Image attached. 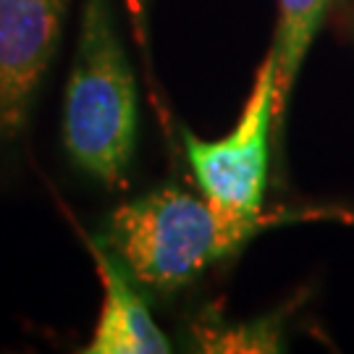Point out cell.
<instances>
[{"label": "cell", "instance_id": "obj_5", "mask_svg": "<svg viewBox=\"0 0 354 354\" xmlns=\"http://www.w3.org/2000/svg\"><path fill=\"white\" fill-rule=\"evenodd\" d=\"M95 260L102 286V307L84 354H165L171 342L158 328L137 281L102 239L82 236Z\"/></svg>", "mask_w": 354, "mask_h": 354}, {"label": "cell", "instance_id": "obj_1", "mask_svg": "<svg viewBox=\"0 0 354 354\" xmlns=\"http://www.w3.org/2000/svg\"><path fill=\"white\" fill-rule=\"evenodd\" d=\"M302 215L320 218L336 213L263 210L257 215H228L205 194L197 197L176 187H163L118 205L102 241L140 286L165 294L184 289L213 263L236 252L257 231L283 221H299Z\"/></svg>", "mask_w": 354, "mask_h": 354}, {"label": "cell", "instance_id": "obj_4", "mask_svg": "<svg viewBox=\"0 0 354 354\" xmlns=\"http://www.w3.org/2000/svg\"><path fill=\"white\" fill-rule=\"evenodd\" d=\"M68 0H0V140L26 129L48 76Z\"/></svg>", "mask_w": 354, "mask_h": 354}, {"label": "cell", "instance_id": "obj_6", "mask_svg": "<svg viewBox=\"0 0 354 354\" xmlns=\"http://www.w3.org/2000/svg\"><path fill=\"white\" fill-rule=\"evenodd\" d=\"M328 6L330 0H279V29L270 48L276 61V121L283 118L291 87Z\"/></svg>", "mask_w": 354, "mask_h": 354}, {"label": "cell", "instance_id": "obj_2", "mask_svg": "<svg viewBox=\"0 0 354 354\" xmlns=\"http://www.w3.org/2000/svg\"><path fill=\"white\" fill-rule=\"evenodd\" d=\"M137 142V82L108 0H87L64 102V145L79 171L121 187Z\"/></svg>", "mask_w": 354, "mask_h": 354}, {"label": "cell", "instance_id": "obj_3", "mask_svg": "<svg viewBox=\"0 0 354 354\" xmlns=\"http://www.w3.org/2000/svg\"><path fill=\"white\" fill-rule=\"evenodd\" d=\"M276 121V61L268 53L254 74L236 127L223 140L205 142L184 131V150L205 197L228 215L263 213L268 184V137Z\"/></svg>", "mask_w": 354, "mask_h": 354}, {"label": "cell", "instance_id": "obj_8", "mask_svg": "<svg viewBox=\"0 0 354 354\" xmlns=\"http://www.w3.org/2000/svg\"><path fill=\"white\" fill-rule=\"evenodd\" d=\"M145 3L147 0H127L129 16H131V24H134V37L140 45H145Z\"/></svg>", "mask_w": 354, "mask_h": 354}, {"label": "cell", "instance_id": "obj_7", "mask_svg": "<svg viewBox=\"0 0 354 354\" xmlns=\"http://www.w3.org/2000/svg\"><path fill=\"white\" fill-rule=\"evenodd\" d=\"M194 344L200 352H279L281 323L279 320H254L239 326H221L218 320L194 323Z\"/></svg>", "mask_w": 354, "mask_h": 354}]
</instances>
